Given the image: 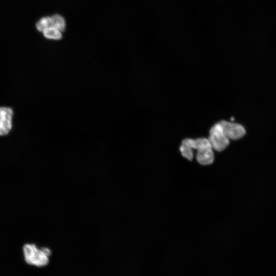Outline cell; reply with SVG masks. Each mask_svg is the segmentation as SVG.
<instances>
[{
	"label": "cell",
	"instance_id": "obj_1",
	"mask_svg": "<svg viewBox=\"0 0 276 276\" xmlns=\"http://www.w3.org/2000/svg\"><path fill=\"white\" fill-rule=\"evenodd\" d=\"M25 262L29 265L43 267L49 262L51 250L46 247H38L34 243H26L22 247Z\"/></svg>",
	"mask_w": 276,
	"mask_h": 276
},
{
	"label": "cell",
	"instance_id": "obj_2",
	"mask_svg": "<svg viewBox=\"0 0 276 276\" xmlns=\"http://www.w3.org/2000/svg\"><path fill=\"white\" fill-rule=\"evenodd\" d=\"M208 140L213 149L221 151L225 149L229 143V139L225 134L219 122L215 124L211 128Z\"/></svg>",
	"mask_w": 276,
	"mask_h": 276
},
{
	"label": "cell",
	"instance_id": "obj_3",
	"mask_svg": "<svg viewBox=\"0 0 276 276\" xmlns=\"http://www.w3.org/2000/svg\"><path fill=\"white\" fill-rule=\"evenodd\" d=\"M226 136L231 140H238L246 133L244 127L241 125L226 121L219 122Z\"/></svg>",
	"mask_w": 276,
	"mask_h": 276
},
{
	"label": "cell",
	"instance_id": "obj_4",
	"mask_svg": "<svg viewBox=\"0 0 276 276\" xmlns=\"http://www.w3.org/2000/svg\"><path fill=\"white\" fill-rule=\"evenodd\" d=\"M13 110L7 107H0V135L8 134L12 127Z\"/></svg>",
	"mask_w": 276,
	"mask_h": 276
},
{
	"label": "cell",
	"instance_id": "obj_5",
	"mask_svg": "<svg viewBox=\"0 0 276 276\" xmlns=\"http://www.w3.org/2000/svg\"><path fill=\"white\" fill-rule=\"evenodd\" d=\"M197 162L202 165H209L213 163L214 154L212 147L197 150L196 154Z\"/></svg>",
	"mask_w": 276,
	"mask_h": 276
},
{
	"label": "cell",
	"instance_id": "obj_6",
	"mask_svg": "<svg viewBox=\"0 0 276 276\" xmlns=\"http://www.w3.org/2000/svg\"><path fill=\"white\" fill-rule=\"evenodd\" d=\"M35 27L39 31L42 32L45 29L53 27L51 16H44L39 19L36 23Z\"/></svg>",
	"mask_w": 276,
	"mask_h": 276
},
{
	"label": "cell",
	"instance_id": "obj_7",
	"mask_svg": "<svg viewBox=\"0 0 276 276\" xmlns=\"http://www.w3.org/2000/svg\"><path fill=\"white\" fill-rule=\"evenodd\" d=\"M42 33L43 36L49 39L60 40L62 36L61 32L54 27L49 28Z\"/></svg>",
	"mask_w": 276,
	"mask_h": 276
},
{
	"label": "cell",
	"instance_id": "obj_8",
	"mask_svg": "<svg viewBox=\"0 0 276 276\" xmlns=\"http://www.w3.org/2000/svg\"><path fill=\"white\" fill-rule=\"evenodd\" d=\"M51 17L53 27L59 30L61 32L65 29V20L61 15L58 14L53 15Z\"/></svg>",
	"mask_w": 276,
	"mask_h": 276
},
{
	"label": "cell",
	"instance_id": "obj_9",
	"mask_svg": "<svg viewBox=\"0 0 276 276\" xmlns=\"http://www.w3.org/2000/svg\"><path fill=\"white\" fill-rule=\"evenodd\" d=\"M180 151L182 155L187 158L188 159L191 160L193 158V149L190 148L189 146L181 144L179 148Z\"/></svg>",
	"mask_w": 276,
	"mask_h": 276
}]
</instances>
